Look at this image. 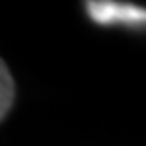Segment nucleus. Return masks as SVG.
Listing matches in <instances>:
<instances>
[{"label": "nucleus", "mask_w": 146, "mask_h": 146, "mask_svg": "<svg viewBox=\"0 0 146 146\" xmlns=\"http://www.w3.org/2000/svg\"><path fill=\"white\" fill-rule=\"evenodd\" d=\"M85 9L93 23L104 27L121 25L139 28L146 23V11L134 4L114 2V0H90L85 2Z\"/></svg>", "instance_id": "obj_1"}, {"label": "nucleus", "mask_w": 146, "mask_h": 146, "mask_svg": "<svg viewBox=\"0 0 146 146\" xmlns=\"http://www.w3.org/2000/svg\"><path fill=\"white\" fill-rule=\"evenodd\" d=\"M14 102V81L5 62L0 58V121L5 118Z\"/></svg>", "instance_id": "obj_2"}]
</instances>
